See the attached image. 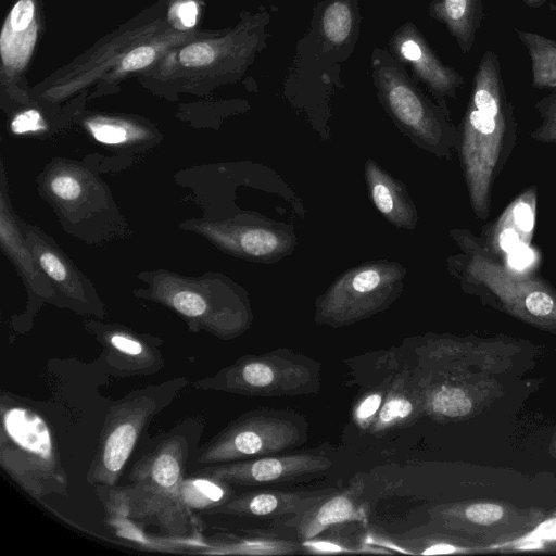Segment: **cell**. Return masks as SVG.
<instances>
[{"label": "cell", "mask_w": 556, "mask_h": 556, "mask_svg": "<svg viewBox=\"0 0 556 556\" xmlns=\"http://www.w3.org/2000/svg\"><path fill=\"white\" fill-rule=\"evenodd\" d=\"M548 453L553 458L556 459V431L554 432V434L551 439L549 446H548Z\"/></svg>", "instance_id": "cell-38"}, {"label": "cell", "mask_w": 556, "mask_h": 556, "mask_svg": "<svg viewBox=\"0 0 556 556\" xmlns=\"http://www.w3.org/2000/svg\"><path fill=\"white\" fill-rule=\"evenodd\" d=\"M188 451L182 435L165 439L135 464L129 485L110 488L105 498L108 509L121 517L153 526L168 535L190 533L193 528L191 509L181 495Z\"/></svg>", "instance_id": "cell-3"}, {"label": "cell", "mask_w": 556, "mask_h": 556, "mask_svg": "<svg viewBox=\"0 0 556 556\" xmlns=\"http://www.w3.org/2000/svg\"><path fill=\"white\" fill-rule=\"evenodd\" d=\"M405 277L401 263L387 260L345 270L316 299L315 323L340 328L386 311L403 292Z\"/></svg>", "instance_id": "cell-7"}, {"label": "cell", "mask_w": 556, "mask_h": 556, "mask_svg": "<svg viewBox=\"0 0 556 556\" xmlns=\"http://www.w3.org/2000/svg\"><path fill=\"white\" fill-rule=\"evenodd\" d=\"M361 21L359 0L319 1L307 34L298 42L291 74H328L330 66L346 61L359 38Z\"/></svg>", "instance_id": "cell-9"}, {"label": "cell", "mask_w": 556, "mask_h": 556, "mask_svg": "<svg viewBox=\"0 0 556 556\" xmlns=\"http://www.w3.org/2000/svg\"><path fill=\"white\" fill-rule=\"evenodd\" d=\"M35 256L43 273L54 282L62 286L73 296H78L77 287L73 285L74 276L67 263L53 250L47 247H33Z\"/></svg>", "instance_id": "cell-31"}, {"label": "cell", "mask_w": 556, "mask_h": 556, "mask_svg": "<svg viewBox=\"0 0 556 556\" xmlns=\"http://www.w3.org/2000/svg\"><path fill=\"white\" fill-rule=\"evenodd\" d=\"M106 362L128 375L149 374L162 366L156 349L125 330H111L102 336Z\"/></svg>", "instance_id": "cell-22"}, {"label": "cell", "mask_w": 556, "mask_h": 556, "mask_svg": "<svg viewBox=\"0 0 556 556\" xmlns=\"http://www.w3.org/2000/svg\"><path fill=\"white\" fill-rule=\"evenodd\" d=\"M334 490L329 488L313 491H251L233 495L214 511L239 517L267 518L286 523Z\"/></svg>", "instance_id": "cell-16"}, {"label": "cell", "mask_w": 556, "mask_h": 556, "mask_svg": "<svg viewBox=\"0 0 556 556\" xmlns=\"http://www.w3.org/2000/svg\"><path fill=\"white\" fill-rule=\"evenodd\" d=\"M219 244L239 256L274 263L289 255L295 245L292 229L258 216H247L213 230Z\"/></svg>", "instance_id": "cell-14"}, {"label": "cell", "mask_w": 556, "mask_h": 556, "mask_svg": "<svg viewBox=\"0 0 556 556\" xmlns=\"http://www.w3.org/2000/svg\"><path fill=\"white\" fill-rule=\"evenodd\" d=\"M459 253L447 269L462 290L510 316L556 333V289L544 279L510 268L468 229H452Z\"/></svg>", "instance_id": "cell-2"}, {"label": "cell", "mask_w": 556, "mask_h": 556, "mask_svg": "<svg viewBox=\"0 0 556 556\" xmlns=\"http://www.w3.org/2000/svg\"><path fill=\"white\" fill-rule=\"evenodd\" d=\"M429 15L446 27L460 51L467 54L472 49L484 16L483 2L482 0H433L429 5Z\"/></svg>", "instance_id": "cell-23"}, {"label": "cell", "mask_w": 556, "mask_h": 556, "mask_svg": "<svg viewBox=\"0 0 556 556\" xmlns=\"http://www.w3.org/2000/svg\"><path fill=\"white\" fill-rule=\"evenodd\" d=\"M395 541L402 553L409 555L466 554L475 551L467 540L442 531L432 521L404 532Z\"/></svg>", "instance_id": "cell-25"}, {"label": "cell", "mask_w": 556, "mask_h": 556, "mask_svg": "<svg viewBox=\"0 0 556 556\" xmlns=\"http://www.w3.org/2000/svg\"><path fill=\"white\" fill-rule=\"evenodd\" d=\"M156 391H141L127 396L108 413L87 480L113 488L128 460L143 428L159 410Z\"/></svg>", "instance_id": "cell-11"}, {"label": "cell", "mask_w": 556, "mask_h": 556, "mask_svg": "<svg viewBox=\"0 0 556 556\" xmlns=\"http://www.w3.org/2000/svg\"><path fill=\"white\" fill-rule=\"evenodd\" d=\"M364 176L368 197L384 219L399 229H415L417 210L406 186L372 159L366 160Z\"/></svg>", "instance_id": "cell-20"}, {"label": "cell", "mask_w": 556, "mask_h": 556, "mask_svg": "<svg viewBox=\"0 0 556 556\" xmlns=\"http://www.w3.org/2000/svg\"><path fill=\"white\" fill-rule=\"evenodd\" d=\"M87 128L97 141L104 144H122L139 137L137 128L118 119H90Z\"/></svg>", "instance_id": "cell-32"}, {"label": "cell", "mask_w": 556, "mask_h": 556, "mask_svg": "<svg viewBox=\"0 0 556 556\" xmlns=\"http://www.w3.org/2000/svg\"><path fill=\"white\" fill-rule=\"evenodd\" d=\"M0 464L31 497L66 494L68 480L46 420L1 395Z\"/></svg>", "instance_id": "cell-5"}, {"label": "cell", "mask_w": 556, "mask_h": 556, "mask_svg": "<svg viewBox=\"0 0 556 556\" xmlns=\"http://www.w3.org/2000/svg\"><path fill=\"white\" fill-rule=\"evenodd\" d=\"M388 47L397 61L412 70V77L448 111L446 99H456L464 78L441 61L417 26L412 22L402 24L390 37Z\"/></svg>", "instance_id": "cell-12"}, {"label": "cell", "mask_w": 556, "mask_h": 556, "mask_svg": "<svg viewBox=\"0 0 556 556\" xmlns=\"http://www.w3.org/2000/svg\"><path fill=\"white\" fill-rule=\"evenodd\" d=\"M364 488V479L356 477L345 489H336L283 525L293 528L300 541L308 540L338 523L353 521L366 525L368 509L362 498Z\"/></svg>", "instance_id": "cell-15"}, {"label": "cell", "mask_w": 556, "mask_h": 556, "mask_svg": "<svg viewBox=\"0 0 556 556\" xmlns=\"http://www.w3.org/2000/svg\"><path fill=\"white\" fill-rule=\"evenodd\" d=\"M187 38H198L194 33L185 30L165 35L153 42L141 43L134 47L129 52L125 53L116 63L114 74L122 75L126 73L143 70L152 64L161 54H163L175 42H181Z\"/></svg>", "instance_id": "cell-29"}, {"label": "cell", "mask_w": 556, "mask_h": 556, "mask_svg": "<svg viewBox=\"0 0 556 556\" xmlns=\"http://www.w3.org/2000/svg\"><path fill=\"white\" fill-rule=\"evenodd\" d=\"M344 363L349 382L363 389L395 375L407 365L400 348L364 354Z\"/></svg>", "instance_id": "cell-26"}, {"label": "cell", "mask_w": 556, "mask_h": 556, "mask_svg": "<svg viewBox=\"0 0 556 556\" xmlns=\"http://www.w3.org/2000/svg\"><path fill=\"white\" fill-rule=\"evenodd\" d=\"M231 485L206 473L184 478L181 495L191 510H215L232 496Z\"/></svg>", "instance_id": "cell-28"}, {"label": "cell", "mask_w": 556, "mask_h": 556, "mask_svg": "<svg viewBox=\"0 0 556 556\" xmlns=\"http://www.w3.org/2000/svg\"><path fill=\"white\" fill-rule=\"evenodd\" d=\"M354 523L350 521L333 525L308 540L300 541L303 553L313 555L394 554L390 549L369 543L368 533L361 531Z\"/></svg>", "instance_id": "cell-24"}, {"label": "cell", "mask_w": 556, "mask_h": 556, "mask_svg": "<svg viewBox=\"0 0 556 556\" xmlns=\"http://www.w3.org/2000/svg\"><path fill=\"white\" fill-rule=\"evenodd\" d=\"M422 415V388L413 368L406 365L393 377L390 390L368 432L380 435L405 428L415 424Z\"/></svg>", "instance_id": "cell-18"}, {"label": "cell", "mask_w": 556, "mask_h": 556, "mask_svg": "<svg viewBox=\"0 0 556 556\" xmlns=\"http://www.w3.org/2000/svg\"><path fill=\"white\" fill-rule=\"evenodd\" d=\"M169 18L180 30L193 28L199 16V5L194 0H176L169 9Z\"/></svg>", "instance_id": "cell-34"}, {"label": "cell", "mask_w": 556, "mask_h": 556, "mask_svg": "<svg viewBox=\"0 0 556 556\" xmlns=\"http://www.w3.org/2000/svg\"><path fill=\"white\" fill-rule=\"evenodd\" d=\"M320 365L288 349L244 355L195 387L249 396H295L320 390Z\"/></svg>", "instance_id": "cell-6"}, {"label": "cell", "mask_w": 556, "mask_h": 556, "mask_svg": "<svg viewBox=\"0 0 556 556\" xmlns=\"http://www.w3.org/2000/svg\"><path fill=\"white\" fill-rule=\"evenodd\" d=\"M370 65L377 98L397 129L418 148L451 160L457 151L458 128L450 111L426 96L389 50L375 48Z\"/></svg>", "instance_id": "cell-4"}, {"label": "cell", "mask_w": 556, "mask_h": 556, "mask_svg": "<svg viewBox=\"0 0 556 556\" xmlns=\"http://www.w3.org/2000/svg\"><path fill=\"white\" fill-rule=\"evenodd\" d=\"M541 124L530 134V138L542 143L556 144V90L542 97L534 105Z\"/></svg>", "instance_id": "cell-33"}, {"label": "cell", "mask_w": 556, "mask_h": 556, "mask_svg": "<svg viewBox=\"0 0 556 556\" xmlns=\"http://www.w3.org/2000/svg\"><path fill=\"white\" fill-rule=\"evenodd\" d=\"M516 34L530 58L531 86L556 90V40L521 29H516Z\"/></svg>", "instance_id": "cell-27"}, {"label": "cell", "mask_w": 556, "mask_h": 556, "mask_svg": "<svg viewBox=\"0 0 556 556\" xmlns=\"http://www.w3.org/2000/svg\"><path fill=\"white\" fill-rule=\"evenodd\" d=\"M536 188L519 194L491 228H483L480 239L497 257L505 262L506 254L531 240L536 212Z\"/></svg>", "instance_id": "cell-19"}, {"label": "cell", "mask_w": 556, "mask_h": 556, "mask_svg": "<svg viewBox=\"0 0 556 556\" xmlns=\"http://www.w3.org/2000/svg\"><path fill=\"white\" fill-rule=\"evenodd\" d=\"M527 7L531 8V9H539L541 8L543 4H545V2L547 0H521Z\"/></svg>", "instance_id": "cell-37"}, {"label": "cell", "mask_w": 556, "mask_h": 556, "mask_svg": "<svg viewBox=\"0 0 556 556\" xmlns=\"http://www.w3.org/2000/svg\"><path fill=\"white\" fill-rule=\"evenodd\" d=\"M332 460L321 454L268 455L251 459L214 464L201 473L230 485L263 486L303 479L329 470Z\"/></svg>", "instance_id": "cell-13"}, {"label": "cell", "mask_w": 556, "mask_h": 556, "mask_svg": "<svg viewBox=\"0 0 556 556\" xmlns=\"http://www.w3.org/2000/svg\"><path fill=\"white\" fill-rule=\"evenodd\" d=\"M270 20L264 7L254 13L244 11L236 27L184 46L178 52L179 63L186 68H210L220 78L236 79L266 48Z\"/></svg>", "instance_id": "cell-10"}, {"label": "cell", "mask_w": 556, "mask_h": 556, "mask_svg": "<svg viewBox=\"0 0 556 556\" xmlns=\"http://www.w3.org/2000/svg\"><path fill=\"white\" fill-rule=\"evenodd\" d=\"M49 189L60 200L72 202L81 194V185L77 178L70 174H59L49 181Z\"/></svg>", "instance_id": "cell-35"}, {"label": "cell", "mask_w": 556, "mask_h": 556, "mask_svg": "<svg viewBox=\"0 0 556 556\" xmlns=\"http://www.w3.org/2000/svg\"><path fill=\"white\" fill-rule=\"evenodd\" d=\"M39 20L35 0H18L10 10L0 35L1 75L12 83L27 67L38 37Z\"/></svg>", "instance_id": "cell-17"}, {"label": "cell", "mask_w": 556, "mask_h": 556, "mask_svg": "<svg viewBox=\"0 0 556 556\" xmlns=\"http://www.w3.org/2000/svg\"><path fill=\"white\" fill-rule=\"evenodd\" d=\"M399 372V371H397ZM393 376L365 388L352 407V420L361 429L368 431L375 421L392 384Z\"/></svg>", "instance_id": "cell-30"}, {"label": "cell", "mask_w": 556, "mask_h": 556, "mask_svg": "<svg viewBox=\"0 0 556 556\" xmlns=\"http://www.w3.org/2000/svg\"><path fill=\"white\" fill-rule=\"evenodd\" d=\"M517 122L497 54L483 53L458 127L457 151L470 206L482 222L490 215L495 181L513 152Z\"/></svg>", "instance_id": "cell-1"}, {"label": "cell", "mask_w": 556, "mask_h": 556, "mask_svg": "<svg viewBox=\"0 0 556 556\" xmlns=\"http://www.w3.org/2000/svg\"><path fill=\"white\" fill-rule=\"evenodd\" d=\"M307 430L303 416L292 410H251L205 443L198 462L214 465L280 454L302 445Z\"/></svg>", "instance_id": "cell-8"}, {"label": "cell", "mask_w": 556, "mask_h": 556, "mask_svg": "<svg viewBox=\"0 0 556 556\" xmlns=\"http://www.w3.org/2000/svg\"><path fill=\"white\" fill-rule=\"evenodd\" d=\"M43 128L42 116L35 109H28L16 114L11 122V130L17 135L37 132Z\"/></svg>", "instance_id": "cell-36"}, {"label": "cell", "mask_w": 556, "mask_h": 556, "mask_svg": "<svg viewBox=\"0 0 556 556\" xmlns=\"http://www.w3.org/2000/svg\"><path fill=\"white\" fill-rule=\"evenodd\" d=\"M420 381L425 415L440 422L469 416L475 408L470 387L464 383L460 374H452Z\"/></svg>", "instance_id": "cell-21"}]
</instances>
